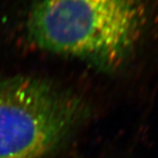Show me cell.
Here are the masks:
<instances>
[{
	"label": "cell",
	"mask_w": 158,
	"mask_h": 158,
	"mask_svg": "<svg viewBox=\"0 0 158 158\" xmlns=\"http://www.w3.org/2000/svg\"><path fill=\"white\" fill-rule=\"evenodd\" d=\"M144 23L138 0H35L27 29L40 48L110 71L135 55Z\"/></svg>",
	"instance_id": "1"
},
{
	"label": "cell",
	"mask_w": 158,
	"mask_h": 158,
	"mask_svg": "<svg viewBox=\"0 0 158 158\" xmlns=\"http://www.w3.org/2000/svg\"><path fill=\"white\" fill-rule=\"evenodd\" d=\"M83 115L81 102L39 78L0 80V158H45Z\"/></svg>",
	"instance_id": "2"
}]
</instances>
